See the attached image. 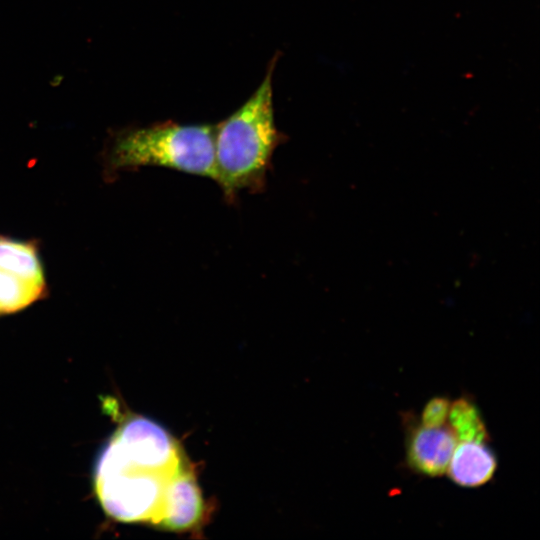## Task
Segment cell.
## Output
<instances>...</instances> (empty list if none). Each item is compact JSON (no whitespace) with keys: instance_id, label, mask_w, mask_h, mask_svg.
I'll return each instance as SVG.
<instances>
[{"instance_id":"cell-1","label":"cell","mask_w":540,"mask_h":540,"mask_svg":"<svg viewBox=\"0 0 540 540\" xmlns=\"http://www.w3.org/2000/svg\"><path fill=\"white\" fill-rule=\"evenodd\" d=\"M275 59L253 95L228 118L215 125L216 181L227 200L241 190L260 191L283 134L275 125L272 72Z\"/></svg>"},{"instance_id":"cell-2","label":"cell","mask_w":540,"mask_h":540,"mask_svg":"<svg viewBox=\"0 0 540 540\" xmlns=\"http://www.w3.org/2000/svg\"><path fill=\"white\" fill-rule=\"evenodd\" d=\"M215 125L157 123L120 133L112 146L115 168L159 166L216 181Z\"/></svg>"},{"instance_id":"cell-3","label":"cell","mask_w":540,"mask_h":540,"mask_svg":"<svg viewBox=\"0 0 540 540\" xmlns=\"http://www.w3.org/2000/svg\"><path fill=\"white\" fill-rule=\"evenodd\" d=\"M170 477L139 468L129 458L108 471L94 473V485L102 508L112 518L157 524Z\"/></svg>"},{"instance_id":"cell-4","label":"cell","mask_w":540,"mask_h":540,"mask_svg":"<svg viewBox=\"0 0 540 540\" xmlns=\"http://www.w3.org/2000/svg\"><path fill=\"white\" fill-rule=\"evenodd\" d=\"M115 436L139 468L172 476L182 466L174 439L163 426L149 418H129Z\"/></svg>"},{"instance_id":"cell-5","label":"cell","mask_w":540,"mask_h":540,"mask_svg":"<svg viewBox=\"0 0 540 540\" xmlns=\"http://www.w3.org/2000/svg\"><path fill=\"white\" fill-rule=\"evenodd\" d=\"M457 444L450 427L409 425L406 436V462L415 473L440 477L446 473Z\"/></svg>"},{"instance_id":"cell-6","label":"cell","mask_w":540,"mask_h":540,"mask_svg":"<svg viewBox=\"0 0 540 540\" xmlns=\"http://www.w3.org/2000/svg\"><path fill=\"white\" fill-rule=\"evenodd\" d=\"M203 513L204 503L195 477L181 466L166 483L156 525L172 531H185L196 526Z\"/></svg>"},{"instance_id":"cell-7","label":"cell","mask_w":540,"mask_h":540,"mask_svg":"<svg viewBox=\"0 0 540 540\" xmlns=\"http://www.w3.org/2000/svg\"><path fill=\"white\" fill-rule=\"evenodd\" d=\"M497 469V458L484 442L461 441L456 444L446 473L456 485L477 488L491 481Z\"/></svg>"},{"instance_id":"cell-8","label":"cell","mask_w":540,"mask_h":540,"mask_svg":"<svg viewBox=\"0 0 540 540\" xmlns=\"http://www.w3.org/2000/svg\"><path fill=\"white\" fill-rule=\"evenodd\" d=\"M0 270L44 287V275L34 245L0 237Z\"/></svg>"},{"instance_id":"cell-9","label":"cell","mask_w":540,"mask_h":540,"mask_svg":"<svg viewBox=\"0 0 540 540\" xmlns=\"http://www.w3.org/2000/svg\"><path fill=\"white\" fill-rule=\"evenodd\" d=\"M447 420L457 440L486 443L490 439L481 412L469 396L451 402Z\"/></svg>"},{"instance_id":"cell-10","label":"cell","mask_w":540,"mask_h":540,"mask_svg":"<svg viewBox=\"0 0 540 540\" xmlns=\"http://www.w3.org/2000/svg\"><path fill=\"white\" fill-rule=\"evenodd\" d=\"M44 287L23 281L0 270V314L22 309L43 292Z\"/></svg>"},{"instance_id":"cell-11","label":"cell","mask_w":540,"mask_h":540,"mask_svg":"<svg viewBox=\"0 0 540 540\" xmlns=\"http://www.w3.org/2000/svg\"><path fill=\"white\" fill-rule=\"evenodd\" d=\"M450 400L446 396H434L428 400L422 409L421 425L426 427H441L448 418Z\"/></svg>"}]
</instances>
